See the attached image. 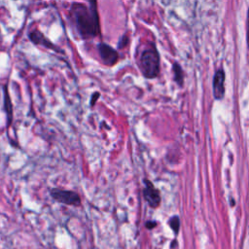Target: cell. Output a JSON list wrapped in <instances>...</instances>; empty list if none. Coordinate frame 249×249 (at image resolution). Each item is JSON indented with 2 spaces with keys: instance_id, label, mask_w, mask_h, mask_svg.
Returning <instances> with one entry per match:
<instances>
[{
  "instance_id": "8992f818",
  "label": "cell",
  "mask_w": 249,
  "mask_h": 249,
  "mask_svg": "<svg viewBox=\"0 0 249 249\" xmlns=\"http://www.w3.org/2000/svg\"><path fill=\"white\" fill-rule=\"evenodd\" d=\"M28 37L29 40L34 44V45H38V46H43L46 47L48 49H51L53 51L55 52H59V49L56 48L55 45H53L50 40H48V38L42 34L39 30H32L31 32L28 33Z\"/></svg>"
},
{
  "instance_id": "6da1fadb",
  "label": "cell",
  "mask_w": 249,
  "mask_h": 249,
  "mask_svg": "<svg viewBox=\"0 0 249 249\" xmlns=\"http://www.w3.org/2000/svg\"><path fill=\"white\" fill-rule=\"evenodd\" d=\"M69 19L75 32L84 40L99 34V17L95 1H90L88 5L73 3L69 10Z\"/></svg>"
},
{
  "instance_id": "30bf717a",
  "label": "cell",
  "mask_w": 249,
  "mask_h": 249,
  "mask_svg": "<svg viewBox=\"0 0 249 249\" xmlns=\"http://www.w3.org/2000/svg\"><path fill=\"white\" fill-rule=\"evenodd\" d=\"M170 226H171V228L174 230L175 232L178 231V229H179V219H178V217L175 216V217L171 218V220H170Z\"/></svg>"
},
{
  "instance_id": "52a82bcc",
  "label": "cell",
  "mask_w": 249,
  "mask_h": 249,
  "mask_svg": "<svg viewBox=\"0 0 249 249\" xmlns=\"http://www.w3.org/2000/svg\"><path fill=\"white\" fill-rule=\"evenodd\" d=\"M225 74L223 70H218L213 79V92L216 99H222L225 94Z\"/></svg>"
},
{
  "instance_id": "ba28073f",
  "label": "cell",
  "mask_w": 249,
  "mask_h": 249,
  "mask_svg": "<svg viewBox=\"0 0 249 249\" xmlns=\"http://www.w3.org/2000/svg\"><path fill=\"white\" fill-rule=\"evenodd\" d=\"M5 89V94H4V109H5V112H6V115H7V125L9 126L11 124V122L13 121V106H12V102L10 100V96L8 94V91H7V88L5 87L4 88Z\"/></svg>"
},
{
  "instance_id": "8fae6325",
  "label": "cell",
  "mask_w": 249,
  "mask_h": 249,
  "mask_svg": "<svg viewBox=\"0 0 249 249\" xmlns=\"http://www.w3.org/2000/svg\"><path fill=\"white\" fill-rule=\"evenodd\" d=\"M99 96H100V93H99L98 91H95V92L92 93V95H91V97H90V102H89V104H90L91 107L95 104V102L97 101V99H98Z\"/></svg>"
},
{
  "instance_id": "3957f363",
  "label": "cell",
  "mask_w": 249,
  "mask_h": 249,
  "mask_svg": "<svg viewBox=\"0 0 249 249\" xmlns=\"http://www.w3.org/2000/svg\"><path fill=\"white\" fill-rule=\"evenodd\" d=\"M51 196L63 204L66 205H73V206H80L81 205V197L80 196L73 191L69 190H61L58 188H53L50 191Z\"/></svg>"
},
{
  "instance_id": "5b68a950",
  "label": "cell",
  "mask_w": 249,
  "mask_h": 249,
  "mask_svg": "<svg viewBox=\"0 0 249 249\" xmlns=\"http://www.w3.org/2000/svg\"><path fill=\"white\" fill-rule=\"evenodd\" d=\"M144 184H145V187L143 189V196L145 200L148 202V204L151 207H154V208L158 207L160 202V196L159 190L156 189L153 183L147 179L144 180Z\"/></svg>"
},
{
  "instance_id": "7c38bea8",
  "label": "cell",
  "mask_w": 249,
  "mask_h": 249,
  "mask_svg": "<svg viewBox=\"0 0 249 249\" xmlns=\"http://www.w3.org/2000/svg\"><path fill=\"white\" fill-rule=\"evenodd\" d=\"M127 42H128L127 37H126L125 35H124V36L120 39V41H119V43H118V48H119V49H120V48H124V47L127 44Z\"/></svg>"
},
{
  "instance_id": "4fadbf2b",
  "label": "cell",
  "mask_w": 249,
  "mask_h": 249,
  "mask_svg": "<svg viewBox=\"0 0 249 249\" xmlns=\"http://www.w3.org/2000/svg\"><path fill=\"white\" fill-rule=\"evenodd\" d=\"M156 226V223L155 222H152V221H149V222H147V224H146V227L148 228V229H152V228H154Z\"/></svg>"
},
{
  "instance_id": "7a4b0ae2",
  "label": "cell",
  "mask_w": 249,
  "mask_h": 249,
  "mask_svg": "<svg viewBox=\"0 0 249 249\" xmlns=\"http://www.w3.org/2000/svg\"><path fill=\"white\" fill-rule=\"evenodd\" d=\"M139 67L147 79L156 78L160 73V55L155 47L146 48L140 54Z\"/></svg>"
},
{
  "instance_id": "9c48e42d",
  "label": "cell",
  "mask_w": 249,
  "mask_h": 249,
  "mask_svg": "<svg viewBox=\"0 0 249 249\" xmlns=\"http://www.w3.org/2000/svg\"><path fill=\"white\" fill-rule=\"evenodd\" d=\"M173 72H174L175 81L179 85H182V83H183V71H182V69H181L179 64H177V63L173 64Z\"/></svg>"
},
{
  "instance_id": "277c9868",
  "label": "cell",
  "mask_w": 249,
  "mask_h": 249,
  "mask_svg": "<svg viewBox=\"0 0 249 249\" xmlns=\"http://www.w3.org/2000/svg\"><path fill=\"white\" fill-rule=\"evenodd\" d=\"M97 51L101 61L107 66H113L119 60L118 52L106 43H99L97 45Z\"/></svg>"
},
{
  "instance_id": "5bb4252c",
  "label": "cell",
  "mask_w": 249,
  "mask_h": 249,
  "mask_svg": "<svg viewBox=\"0 0 249 249\" xmlns=\"http://www.w3.org/2000/svg\"><path fill=\"white\" fill-rule=\"evenodd\" d=\"M248 47H249V15H248Z\"/></svg>"
}]
</instances>
